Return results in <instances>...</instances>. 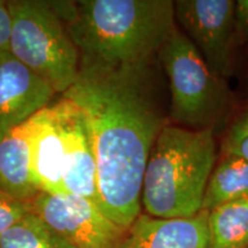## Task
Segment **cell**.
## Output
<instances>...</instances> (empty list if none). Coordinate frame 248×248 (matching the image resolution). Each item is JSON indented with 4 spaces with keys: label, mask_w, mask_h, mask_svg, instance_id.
Instances as JSON below:
<instances>
[{
    "label": "cell",
    "mask_w": 248,
    "mask_h": 248,
    "mask_svg": "<svg viewBox=\"0 0 248 248\" xmlns=\"http://www.w3.org/2000/svg\"><path fill=\"white\" fill-rule=\"evenodd\" d=\"M159 61L169 79L172 124L215 130L224 122L233 101L231 90L178 27L161 48Z\"/></svg>",
    "instance_id": "4"
},
{
    "label": "cell",
    "mask_w": 248,
    "mask_h": 248,
    "mask_svg": "<svg viewBox=\"0 0 248 248\" xmlns=\"http://www.w3.org/2000/svg\"><path fill=\"white\" fill-rule=\"evenodd\" d=\"M248 247V198L216 207L208 214L207 248Z\"/></svg>",
    "instance_id": "14"
},
{
    "label": "cell",
    "mask_w": 248,
    "mask_h": 248,
    "mask_svg": "<svg viewBox=\"0 0 248 248\" xmlns=\"http://www.w3.org/2000/svg\"><path fill=\"white\" fill-rule=\"evenodd\" d=\"M28 213L27 204L0 191V237Z\"/></svg>",
    "instance_id": "17"
},
{
    "label": "cell",
    "mask_w": 248,
    "mask_h": 248,
    "mask_svg": "<svg viewBox=\"0 0 248 248\" xmlns=\"http://www.w3.org/2000/svg\"><path fill=\"white\" fill-rule=\"evenodd\" d=\"M31 130V171L39 192L64 193V146L60 130L49 106L32 117Z\"/></svg>",
    "instance_id": "11"
},
{
    "label": "cell",
    "mask_w": 248,
    "mask_h": 248,
    "mask_svg": "<svg viewBox=\"0 0 248 248\" xmlns=\"http://www.w3.org/2000/svg\"><path fill=\"white\" fill-rule=\"evenodd\" d=\"M216 157L215 130L167 123L152 147L142 178L141 204L147 215L179 218L201 212Z\"/></svg>",
    "instance_id": "3"
},
{
    "label": "cell",
    "mask_w": 248,
    "mask_h": 248,
    "mask_svg": "<svg viewBox=\"0 0 248 248\" xmlns=\"http://www.w3.org/2000/svg\"><path fill=\"white\" fill-rule=\"evenodd\" d=\"M208 210L190 217L159 218L140 214L121 248H207Z\"/></svg>",
    "instance_id": "10"
},
{
    "label": "cell",
    "mask_w": 248,
    "mask_h": 248,
    "mask_svg": "<svg viewBox=\"0 0 248 248\" xmlns=\"http://www.w3.org/2000/svg\"><path fill=\"white\" fill-rule=\"evenodd\" d=\"M235 1L177 0L175 17L214 73L230 75L234 44Z\"/></svg>",
    "instance_id": "7"
},
{
    "label": "cell",
    "mask_w": 248,
    "mask_h": 248,
    "mask_svg": "<svg viewBox=\"0 0 248 248\" xmlns=\"http://www.w3.org/2000/svg\"><path fill=\"white\" fill-rule=\"evenodd\" d=\"M79 52V61L108 66L155 63L177 28L171 0L52 2Z\"/></svg>",
    "instance_id": "2"
},
{
    "label": "cell",
    "mask_w": 248,
    "mask_h": 248,
    "mask_svg": "<svg viewBox=\"0 0 248 248\" xmlns=\"http://www.w3.org/2000/svg\"><path fill=\"white\" fill-rule=\"evenodd\" d=\"M31 120L0 139V191L23 202L39 193L31 171Z\"/></svg>",
    "instance_id": "12"
},
{
    "label": "cell",
    "mask_w": 248,
    "mask_h": 248,
    "mask_svg": "<svg viewBox=\"0 0 248 248\" xmlns=\"http://www.w3.org/2000/svg\"><path fill=\"white\" fill-rule=\"evenodd\" d=\"M12 18L7 2L0 1V57L9 53Z\"/></svg>",
    "instance_id": "19"
},
{
    "label": "cell",
    "mask_w": 248,
    "mask_h": 248,
    "mask_svg": "<svg viewBox=\"0 0 248 248\" xmlns=\"http://www.w3.org/2000/svg\"><path fill=\"white\" fill-rule=\"evenodd\" d=\"M0 248H75L43 221L28 213L0 237Z\"/></svg>",
    "instance_id": "15"
},
{
    "label": "cell",
    "mask_w": 248,
    "mask_h": 248,
    "mask_svg": "<svg viewBox=\"0 0 248 248\" xmlns=\"http://www.w3.org/2000/svg\"><path fill=\"white\" fill-rule=\"evenodd\" d=\"M12 18L9 53L44 79L55 93H64L78 75L79 52L53 4L8 1Z\"/></svg>",
    "instance_id": "5"
},
{
    "label": "cell",
    "mask_w": 248,
    "mask_h": 248,
    "mask_svg": "<svg viewBox=\"0 0 248 248\" xmlns=\"http://www.w3.org/2000/svg\"><path fill=\"white\" fill-rule=\"evenodd\" d=\"M154 64L79 61L76 80L62 93L79 108L88 125L101 212L128 230L140 215L142 178L152 147L169 123L156 94Z\"/></svg>",
    "instance_id": "1"
},
{
    "label": "cell",
    "mask_w": 248,
    "mask_h": 248,
    "mask_svg": "<svg viewBox=\"0 0 248 248\" xmlns=\"http://www.w3.org/2000/svg\"><path fill=\"white\" fill-rule=\"evenodd\" d=\"M234 44H248V0L235 1Z\"/></svg>",
    "instance_id": "18"
},
{
    "label": "cell",
    "mask_w": 248,
    "mask_h": 248,
    "mask_svg": "<svg viewBox=\"0 0 248 248\" xmlns=\"http://www.w3.org/2000/svg\"><path fill=\"white\" fill-rule=\"evenodd\" d=\"M26 204L75 248H121L128 237V229L77 195L39 192Z\"/></svg>",
    "instance_id": "6"
},
{
    "label": "cell",
    "mask_w": 248,
    "mask_h": 248,
    "mask_svg": "<svg viewBox=\"0 0 248 248\" xmlns=\"http://www.w3.org/2000/svg\"><path fill=\"white\" fill-rule=\"evenodd\" d=\"M49 109L63 140V192L84 198L100 208L97 161L82 111L64 97L51 105Z\"/></svg>",
    "instance_id": "8"
},
{
    "label": "cell",
    "mask_w": 248,
    "mask_h": 248,
    "mask_svg": "<svg viewBox=\"0 0 248 248\" xmlns=\"http://www.w3.org/2000/svg\"><path fill=\"white\" fill-rule=\"evenodd\" d=\"M245 198H248V162L239 157L222 156L209 177L202 209L210 212L222 204Z\"/></svg>",
    "instance_id": "13"
},
{
    "label": "cell",
    "mask_w": 248,
    "mask_h": 248,
    "mask_svg": "<svg viewBox=\"0 0 248 248\" xmlns=\"http://www.w3.org/2000/svg\"><path fill=\"white\" fill-rule=\"evenodd\" d=\"M222 156H234L248 162V108L226 129L221 145Z\"/></svg>",
    "instance_id": "16"
},
{
    "label": "cell",
    "mask_w": 248,
    "mask_h": 248,
    "mask_svg": "<svg viewBox=\"0 0 248 248\" xmlns=\"http://www.w3.org/2000/svg\"><path fill=\"white\" fill-rule=\"evenodd\" d=\"M55 91L11 53L0 57V139L48 106Z\"/></svg>",
    "instance_id": "9"
},
{
    "label": "cell",
    "mask_w": 248,
    "mask_h": 248,
    "mask_svg": "<svg viewBox=\"0 0 248 248\" xmlns=\"http://www.w3.org/2000/svg\"><path fill=\"white\" fill-rule=\"evenodd\" d=\"M247 248H248V247H247Z\"/></svg>",
    "instance_id": "20"
}]
</instances>
